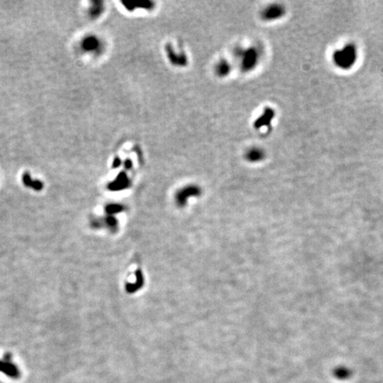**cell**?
Here are the masks:
<instances>
[{
  "label": "cell",
  "mask_w": 383,
  "mask_h": 383,
  "mask_svg": "<svg viewBox=\"0 0 383 383\" xmlns=\"http://www.w3.org/2000/svg\"><path fill=\"white\" fill-rule=\"evenodd\" d=\"M105 10L104 3L102 1H93L89 6L88 14L92 19H98Z\"/></svg>",
  "instance_id": "12"
},
{
  "label": "cell",
  "mask_w": 383,
  "mask_h": 383,
  "mask_svg": "<svg viewBox=\"0 0 383 383\" xmlns=\"http://www.w3.org/2000/svg\"><path fill=\"white\" fill-rule=\"evenodd\" d=\"M128 184H129V180H128V177H127L126 174L124 172H121L119 173V175L115 178V180L110 183L109 185V188L110 190H113V191L122 189Z\"/></svg>",
  "instance_id": "13"
},
{
  "label": "cell",
  "mask_w": 383,
  "mask_h": 383,
  "mask_svg": "<svg viewBox=\"0 0 383 383\" xmlns=\"http://www.w3.org/2000/svg\"><path fill=\"white\" fill-rule=\"evenodd\" d=\"M80 48L85 54L99 56L102 55L105 50V44L97 35L89 34L82 38Z\"/></svg>",
  "instance_id": "3"
},
{
  "label": "cell",
  "mask_w": 383,
  "mask_h": 383,
  "mask_svg": "<svg viewBox=\"0 0 383 383\" xmlns=\"http://www.w3.org/2000/svg\"><path fill=\"white\" fill-rule=\"evenodd\" d=\"M122 164V160H121L119 157H115L114 160H113V164H112V166H113V168H116Z\"/></svg>",
  "instance_id": "16"
},
{
  "label": "cell",
  "mask_w": 383,
  "mask_h": 383,
  "mask_svg": "<svg viewBox=\"0 0 383 383\" xmlns=\"http://www.w3.org/2000/svg\"><path fill=\"white\" fill-rule=\"evenodd\" d=\"M275 115H276V113H275L274 109H273L272 108H266L261 115L254 122L253 126L257 131L262 130L264 128H266L267 130H271L272 123L275 118Z\"/></svg>",
  "instance_id": "6"
},
{
  "label": "cell",
  "mask_w": 383,
  "mask_h": 383,
  "mask_svg": "<svg viewBox=\"0 0 383 383\" xmlns=\"http://www.w3.org/2000/svg\"><path fill=\"white\" fill-rule=\"evenodd\" d=\"M215 74L220 78H224L229 76L232 72V65L227 59H221L216 63Z\"/></svg>",
  "instance_id": "10"
},
{
  "label": "cell",
  "mask_w": 383,
  "mask_h": 383,
  "mask_svg": "<svg viewBox=\"0 0 383 383\" xmlns=\"http://www.w3.org/2000/svg\"><path fill=\"white\" fill-rule=\"evenodd\" d=\"M0 373L6 375L11 379H19L21 376V372L16 365L12 361L11 354L4 355L3 359H0Z\"/></svg>",
  "instance_id": "4"
},
{
  "label": "cell",
  "mask_w": 383,
  "mask_h": 383,
  "mask_svg": "<svg viewBox=\"0 0 383 383\" xmlns=\"http://www.w3.org/2000/svg\"><path fill=\"white\" fill-rule=\"evenodd\" d=\"M286 13L285 7L279 4H272L267 5L262 10L260 16L264 21H273L282 18Z\"/></svg>",
  "instance_id": "5"
},
{
  "label": "cell",
  "mask_w": 383,
  "mask_h": 383,
  "mask_svg": "<svg viewBox=\"0 0 383 383\" xmlns=\"http://www.w3.org/2000/svg\"><path fill=\"white\" fill-rule=\"evenodd\" d=\"M200 194V188H198L197 186L192 185V186H187V187H185V188H183V189L179 192V194L177 195V198L178 199V201L184 202L186 196H188V195L194 196V195H197V194Z\"/></svg>",
  "instance_id": "14"
},
{
  "label": "cell",
  "mask_w": 383,
  "mask_h": 383,
  "mask_svg": "<svg viewBox=\"0 0 383 383\" xmlns=\"http://www.w3.org/2000/svg\"><path fill=\"white\" fill-rule=\"evenodd\" d=\"M266 151L259 147L249 148L245 152V160L250 164H258L266 159Z\"/></svg>",
  "instance_id": "8"
},
{
  "label": "cell",
  "mask_w": 383,
  "mask_h": 383,
  "mask_svg": "<svg viewBox=\"0 0 383 383\" xmlns=\"http://www.w3.org/2000/svg\"><path fill=\"white\" fill-rule=\"evenodd\" d=\"M165 52L169 63L175 67H183L187 65V57L185 54H176L171 44L165 46Z\"/></svg>",
  "instance_id": "7"
},
{
  "label": "cell",
  "mask_w": 383,
  "mask_h": 383,
  "mask_svg": "<svg viewBox=\"0 0 383 383\" xmlns=\"http://www.w3.org/2000/svg\"><path fill=\"white\" fill-rule=\"evenodd\" d=\"M122 4L125 6L128 11H133L135 9L141 8L146 10L154 9L155 3L152 1H138V2H122Z\"/></svg>",
  "instance_id": "11"
},
{
  "label": "cell",
  "mask_w": 383,
  "mask_h": 383,
  "mask_svg": "<svg viewBox=\"0 0 383 383\" xmlns=\"http://www.w3.org/2000/svg\"><path fill=\"white\" fill-rule=\"evenodd\" d=\"M358 48L354 44H348L333 54V62L337 67L348 70L358 60Z\"/></svg>",
  "instance_id": "2"
},
{
  "label": "cell",
  "mask_w": 383,
  "mask_h": 383,
  "mask_svg": "<svg viewBox=\"0 0 383 383\" xmlns=\"http://www.w3.org/2000/svg\"><path fill=\"white\" fill-rule=\"evenodd\" d=\"M21 181L22 184L24 185L27 188H30V189L34 190V191H37V192H40L44 189V183L39 179H33L30 172H24L22 174V177H21Z\"/></svg>",
  "instance_id": "9"
},
{
  "label": "cell",
  "mask_w": 383,
  "mask_h": 383,
  "mask_svg": "<svg viewBox=\"0 0 383 383\" xmlns=\"http://www.w3.org/2000/svg\"><path fill=\"white\" fill-rule=\"evenodd\" d=\"M123 165L125 166V168H131V166H132V162H131L130 159H127V160H125V162L123 163Z\"/></svg>",
  "instance_id": "17"
},
{
  "label": "cell",
  "mask_w": 383,
  "mask_h": 383,
  "mask_svg": "<svg viewBox=\"0 0 383 383\" xmlns=\"http://www.w3.org/2000/svg\"><path fill=\"white\" fill-rule=\"evenodd\" d=\"M235 55L239 59L240 70L243 73L254 70L261 59V51L256 47L238 48L236 49Z\"/></svg>",
  "instance_id": "1"
},
{
  "label": "cell",
  "mask_w": 383,
  "mask_h": 383,
  "mask_svg": "<svg viewBox=\"0 0 383 383\" xmlns=\"http://www.w3.org/2000/svg\"><path fill=\"white\" fill-rule=\"evenodd\" d=\"M352 375V372L349 368L345 367H339L333 371V375L339 380H347L350 378Z\"/></svg>",
  "instance_id": "15"
}]
</instances>
